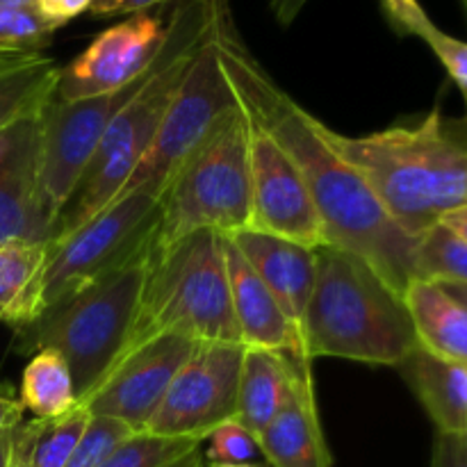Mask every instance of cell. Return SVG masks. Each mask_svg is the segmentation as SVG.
<instances>
[{"label":"cell","instance_id":"1","mask_svg":"<svg viewBox=\"0 0 467 467\" xmlns=\"http://www.w3.org/2000/svg\"><path fill=\"white\" fill-rule=\"evenodd\" d=\"M213 36L219 62L240 100L295 160L322 219L327 244L358 255L404 299L418 278V237L388 214L363 173L351 167L327 135V126L287 96L251 55L231 21L226 0H217Z\"/></svg>","mask_w":467,"mask_h":467},{"label":"cell","instance_id":"2","mask_svg":"<svg viewBox=\"0 0 467 467\" xmlns=\"http://www.w3.org/2000/svg\"><path fill=\"white\" fill-rule=\"evenodd\" d=\"M327 135L409 235L467 205V112L456 119L433 108L418 121L369 135H340L328 126Z\"/></svg>","mask_w":467,"mask_h":467},{"label":"cell","instance_id":"3","mask_svg":"<svg viewBox=\"0 0 467 467\" xmlns=\"http://www.w3.org/2000/svg\"><path fill=\"white\" fill-rule=\"evenodd\" d=\"M415 347L404 299L358 255L319 246L317 278L304 319L306 356L400 368Z\"/></svg>","mask_w":467,"mask_h":467},{"label":"cell","instance_id":"4","mask_svg":"<svg viewBox=\"0 0 467 467\" xmlns=\"http://www.w3.org/2000/svg\"><path fill=\"white\" fill-rule=\"evenodd\" d=\"M162 336H182L196 345H242L219 233L196 231L162 249L155 246L117 360Z\"/></svg>","mask_w":467,"mask_h":467},{"label":"cell","instance_id":"5","mask_svg":"<svg viewBox=\"0 0 467 467\" xmlns=\"http://www.w3.org/2000/svg\"><path fill=\"white\" fill-rule=\"evenodd\" d=\"M153 249L155 237L121 267L80 287L16 331V349L23 354L55 349L67 360L76 381L78 406L121 354L135 322Z\"/></svg>","mask_w":467,"mask_h":467},{"label":"cell","instance_id":"6","mask_svg":"<svg viewBox=\"0 0 467 467\" xmlns=\"http://www.w3.org/2000/svg\"><path fill=\"white\" fill-rule=\"evenodd\" d=\"M246 135V114L242 105H237L182 162L160 199L155 228L158 249L196 231L231 235L249 228L251 181Z\"/></svg>","mask_w":467,"mask_h":467},{"label":"cell","instance_id":"7","mask_svg":"<svg viewBox=\"0 0 467 467\" xmlns=\"http://www.w3.org/2000/svg\"><path fill=\"white\" fill-rule=\"evenodd\" d=\"M160 196L135 190L119 196L62 240L48 242L44 267L27 304V327L96 278L121 267L155 237ZM21 327V328H23ZM18 331V328H16Z\"/></svg>","mask_w":467,"mask_h":467},{"label":"cell","instance_id":"8","mask_svg":"<svg viewBox=\"0 0 467 467\" xmlns=\"http://www.w3.org/2000/svg\"><path fill=\"white\" fill-rule=\"evenodd\" d=\"M214 7H217V0H214ZM213 21L199 48L194 50V57L173 94L171 105L155 132V140L150 141L149 150L132 171L121 196L128 192L144 190L162 199L164 190L182 167V162L217 128V123L240 105L219 62Z\"/></svg>","mask_w":467,"mask_h":467},{"label":"cell","instance_id":"9","mask_svg":"<svg viewBox=\"0 0 467 467\" xmlns=\"http://www.w3.org/2000/svg\"><path fill=\"white\" fill-rule=\"evenodd\" d=\"M150 71L153 67L140 80L123 87L117 94L82 100H59L57 96H53L46 105L41 117L39 178L41 196L53 223L71 199L112 119L140 91Z\"/></svg>","mask_w":467,"mask_h":467},{"label":"cell","instance_id":"10","mask_svg":"<svg viewBox=\"0 0 467 467\" xmlns=\"http://www.w3.org/2000/svg\"><path fill=\"white\" fill-rule=\"evenodd\" d=\"M242 345H196L141 433L205 442L237 415Z\"/></svg>","mask_w":467,"mask_h":467},{"label":"cell","instance_id":"11","mask_svg":"<svg viewBox=\"0 0 467 467\" xmlns=\"http://www.w3.org/2000/svg\"><path fill=\"white\" fill-rule=\"evenodd\" d=\"M246 123H249L246 144H249L251 181L249 228L310 249L324 246L327 237H324L322 219L295 160L249 114Z\"/></svg>","mask_w":467,"mask_h":467},{"label":"cell","instance_id":"12","mask_svg":"<svg viewBox=\"0 0 467 467\" xmlns=\"http://www.w3.org/2000/svg\"><path fill=\"white\" fill-rule=\"evenodd\" d=\"M167 36L169 21L160 12L130 14L99 32L80 55L59 68L55 96L59 100H82L117 94L153 67Z\"/></svg>","mask_w":467,"mask_h":467},{"label":"cell","instance_id":"13","mask_svg":"<svg viewBox=\"0 0 467 467\" xmlns=\"http://www.w3.org/2000/svg\"><path fill=\"white\" fill-rule=\"evenodd\" d=\"M194 349L196 342L182 336L155 337L117 360L80 406L91 418L117 420L141 433Z\"/></svg>","mask_w":467,"mask_h":467},{"label":"cell","instance_id":"14","mask_svg":"<svg viewBox=\"0 0 467 467\" xmlns=\"http://www.w3.org/2000/svg\"><path fill=\"white\" fill-rule=\"evenodd\" d=\"M44 109L9 128L0 158V244L48 242L53 235L55 223L44 205L39 178Z\"/></svg>","mask_w":467,"mask_h":467},{"label":"cell","instance_id":"15","mask_svg":"<svg viewBox=\"0 0 467 467\" xmlns=\"http://www.w3.org/2000/svg\"><path fill=\"white\" fill-rule=\"evenodd\" d=\"M244 255L254 272L278 301L292 328L304 342V319L317 278V249L267 235V233L235 231L226 235ZM310 360V358H308Z\"/></svg>","mask_w":467,"mask_h":467},{"label":"cell","instance_id":"16","mask_svg":"<svg viewBox=\"0 0 467 467\" xmlns=\"http://www.w3.org/2000/svg\"><path fill=\"white\" fill-rule=\"evenodd\" d=\"M222 237L233 315H235V324L240 328L242 347L281 351V354H290L292 358L304 360V363H313L306 356L304 342L296 336L290 319L285 317L263 278L254 272V267L246 263L235 244L226 235Z\"/></svg>","mask_w":467,"mask_h":467},{"label":"cell","instance_id":"17","mask_svg":"<svg viewBox=\"0 0 467 467\" xmlns=\"http://www.w3.org/2000/svg\"><path fill=\"white\" fill-rule=\"evenodd\" d=\"M260 454L272 467H333L315 400L313 369L299 377L290 404L258 436Z\"/></svg>","mask_w":467,"mask_h":467},{"label":"cell","instance_id":"18","mask_svg":"<svg viewBox=\"0 0 467 467\" xmlns=\"http://www.w3.org/2000/svg\"><path fill=\"white\" fill-rule=\"evenodd\" d=\"M306 369H313V365L290 354L244 347L237 386V422L258 438L290 404L296 381Z\"/></svg>","mask_w":467,"mask_h":467},{"label":"cell","instance_id":"19","mask_svg":"<svg viewBox=\"0 0 467 467\" xmlns=\"http://www.w3.org/2000/svg\"><path fill=\"white\" fill-rule=\"evenodd\" d=\"M438 433L467 436V368L415 347L397 368Z\"/></svg>","mask_w":467,"mask_h":467},{"label":"cell","instance_id":"20","mask_svg":"<svg viewBox=\"0 0 467 467\" xmlns=\"http://www.w3.org/2000/svg\"><path fill=\"white\" fill-rule=\"evenodd\" d=\"M404 304L422 349L467 368V308L438 283L415 278L404 292Z\"/></svg>","mask_w":467,"mask_h":467},{"label":"cell","instance_id":"21","mask_svg":"<svg viewBox=\"0 0 467 467\" xmlns=\"http://www.w3.org/2000/svg\"><path fill=\"white\" fill-rule=\"evenodd\" d=\"M91 415L82 406L53 420L32 418L14 429L9 467H64Z\"/></svg>","mask_w":467,"mask_h":467},{"label":"cell","instance_id":"22","mask_svg":"<svg viewBox=\"0 0 467 467\" xmlns=\"http://www.w3.org/2000/svg\"><path fill=\"white\" fill-rule=\"evenodd\" d=\"M59 67L55 59L26 55L0 71V132L21 119L41 112L57 89Z\"/></svg>","mask_w":467,"mask_h":467},{"label":"cell","instance_id":"23","mask_svg":"<svg viewBox=\"0 0 467 467\" xmlns=\"http://www.w3.org/2000/svg\"><path fill=\"white\" fill-rule=\"evenodd\" d=\"M18 400L23 409L39 420L62 418L76 410V381L67 360L55 349L35 351L27 368L23 369Z\"/></svg>","mask_w":467,"mask_h":467},{"label":"cell","instance_id":"24","mask_svg":"<svg viewBox=\"0 0 467 467\" xmlns=\"http://www.w3.org/2000/svg\"><path fill=\"white\" fill-rule=\"evenodd\" d=\"M379 9L395 35L418 36L431 48L467 100V41L441 30L420 0H379Z\"/></svg>","mask_w":467,"mask_h":467},{"label":"cell","instance_id":"25","mask_svg":"<svg viewBox=\"0 0 467 467\" xmlns=\"http://www.w3.org/2000/svg\"><path fill=\"white\" fill-rule=\"evenodd\" d=\"M48 242L0 244V322L16 331L27 322L32 287L44 267Z\"/></svg>","mask_w":467,"mask_h":467},{"label":"cell","instance_id":"26","mask_svg":"<svg viewBox=\"0 0 467 467\" xmlns=\"http://www.w3.org/2000/svg\"><path fill=\"white\" fill-rule=\"evenodd\" d=\"M201 445L203 442L130 433L99 467H203Z\"/></svg>","mask_w":467,"mask_h":467},{"label":"cell","instance_id":"27","mask_svg":"<svg viewBox=\"0 0 467 467\" xmlns=\"http://www.w3.org/2000/svg\"><path fill=\"white\" fill-rule=\"evenodd\" d=\"M418 278L433 283H467V242L445 223H433L418 235Z\"/></svg>","mask_w":467,"mask_h":467},{"label":"cell","instance_id":"28","mask_svg":"<svg viewBox=\"0 0 467 467\" xmlns=\"http://www.w3.org/2000/svg\"><path fill=\"white\" fill-rule=\"evenodd\" d=\"M55 27L36 7L0 12V53H41L53 41Z\"/></svg>","mask_w":467,"mask_h":467},{"label":"cell","instance_id":"29","mask_svg":"<svg viewBox=\"0 0 467 467\" xmlns=\"http://www.w3.org/2000/svg\"><path fill=\"white\" fill-rule=\"evenodd\" d=\"M130 433V429L126 424L117 422V420L91 418L64 467H99L108 459L109 451L119 442L126 441Z\"/></svg>","mask_w":467,"mask_h":467},{"label":"cell","instance_id":"30","mask_svg":"<svg viewBox=\"0 0 467 467\" xmlns=\"http://www.w3.org/2000/svg\"><path fill=\"white\" fill-rule=\"evenodd\" d=\"M208 461L223 465H244L260 454L258 438L237 420L214 429L208 438Z\"/></svg>","mask_w":467,"mask_h":467},{"label":"cell","instance_id":"31","mask_svg":"<svg viewBox=\"0 0 467 467\" xmlns=\"http://www.w3.org/2000/svg\"><path fill=\"white\" fill-rule=\"evenodd\" d=\"M94 3L96 0H36L35 7L46 21L53 23L55 27H62L80 14L89 12Z\"/></svg>","mask_w":467,"mask_h":467},{"label":"cell","instance_id":"32","mask_svg":"<svg viewBox=\"0 0 467 467\" xmlns=\"http://www.w3.org/2000/svg\"><path fill=\"white\" fill-rule=\"evenodd\" d=\"M431 467H467L465 436L438 433L436 442H433Z\"/></svg>","mask_w":467,"mask_h":467},{"label":"cell","instance_id":"33","mask_svg":"<svg viewBox=\"0 0 467 467\" xmlns=\"http://www.w3.org/2000/svg\"><path fill=\"white\" fill-rule=\"evenodd\" d=\"M162 0H96L91 5L89 12L94 14L96 18L105 16H130V14L146 12V9H153L155 5H160Z\"/></svg>","mask_w":467,"mask_h":467},{"label":"cell","instance_id":"34","mask_svg":"<svg viewBox=\"0 0 467 467\" xmlns=\"http://www.w3.org/2000/svg\"><path fill=\"white\" fill-rule=\"evenodd\" d=\"M23 413H26V409H23L14 386L0 383V436L9 429L18 427L23 422Z\"/></svg>","mask_w":467,"mask_h":467},{"label":"cell","instance_id":"35","mask_svg":"<svg viewBox=\"0 0 467 467\" xmlns=\"http://www.w3.org/2000/svg\"><path fill=\"white\" fill-rule=\"evenodd\" d=\"M267 3L269 9H272V16L276 18L283 27H287L296 21V16L304 12V7L310 0H267Z\"/></svg>","mask_w":467,"mask_h":467},{"label":"cell","instance_id":"36","mask_svg":"<svg viewBox=\"0 0 467 467\" xmlns=\"http://www.w3.org/2000/svg\"><path fill=\"white\" fill-rule=\"evenodd\" d=\"M441 223H445L447 228H451L456 235H461L467 242V205L465 208H459L454 210V213L445 214V217L441 219Z\"/></svg>","mask_w":467,"mask_h":467},{"label":"cell","instance_id":"37","mask_svg":"<svg viewBox=\"0 0 467 467\" xmlns=\"http://www.w3.org/2000/svg\"><path fill=\"white\" fill-rule=\"evenodd\" d=\"M16 429V427H14ZM14 429L5 431L0 436V467H9L12 463V441H14Z\"/></svg>","mask_w":467,"mask_h":467},{"label":"cell","instance_id":"38","mask_svg":"<svg viewBox=\"0 0 467 467\" xmlns=\"http://www.w3.org/2000/svg\"><path fill=\"white\" fill-rule=\"evenodd\" d=\"M438 285L450 292L456 301H461L467 308V283H438Z\"/></svg>","mask_w":467,"mask_h":467},{"label":"cell","instance_id":"39","mask_svg":"<svg viewBox=\"0 0 467 467\" xmlns=\"http://www.w3.org/2000/svg\"><path fill=\"white\" fill-rule=\"evenodd\" d=\"M36 0H0V12L3 9H23V7H35Z\"/></svg>","mask_w":467,"mask_h":467},{"label":"cell","instance_id":"40","mask_svg":"<svg viewBox=\"0 0 467 467\" xmlns=\"http://www.w3.org/2000/svg\"><path fill=\"white\" fill-rule=\"evenodd\" d=\"M26 55H35V53H0V71L12 67V64H16L18 59L26 57Z\"/></svg>","mask_w":467,"mask_h":467},{"label":"cell","instance_id":"41","mask_svg":"<svg viewBox=\"0 0 467 467\" xmlns=\"http://www.w3.org/2000/svg\"><path fill=\"white\" fill-rule=\"evenodd\" d=\"M9 128H12V126H9ZM9 128H7V130H3V132H0V158H3L5 149H7V137H9Z\"/></svg>","mask_w":467,"mask_h":467},{"label":"cell","instance_id":"42","mask_svg":"<svg viewBox=\"0 0 467 467\" xmlns=\"http://www.w3.org/2000/svg\"><path fill=\"white\" fill-rule=\"evenodd\" d=\"M205 467H255V465H249V463H244V465H223V463H208Z\"/></svg>","mask_w":467,"mask_h":467},{"label":"cell","instance_id":"43","mask_svg":"<svg viewBox=\"0 0 467 467\" xmlns=\"http://www.w3.org/2000/svg\"><path fill=\"white\" fill-rule=\"evenodd\" d=\"M461 5H463V9H465V14H467V0H461Z\"/></svg>","mask_w":467,"mask_h":467},{"label":"cell","instance_id":"44","mask_svg":"<svg viewBox=\"0 0 467 467\" xmlns=\"http://www.w3.org/2000/svg\"><path fill=\"white\" fill-rule=\"evenodd\" d=\"M465 441H467V436H465Z\"/></svg>","mask_w":467,"mask_h":467},{"label":"cell","instance_id":"45","mask_svg":"<svg viewBox=\"0 0 467 467\" xmlns=\"http://www.w3.org/2000/svg\"><path fill=\"white\" fill-rule=\"evenodd\" d=\"M203 467H205V465H203Z\"/></svg>","mask_w":467,"mask_h":467}]
</instances>
